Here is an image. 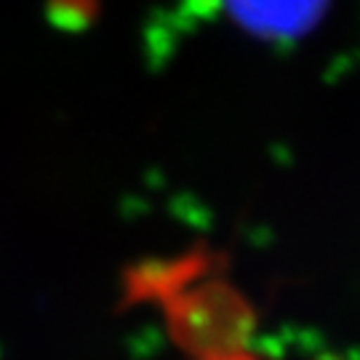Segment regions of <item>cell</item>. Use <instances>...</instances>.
Instances as JSON below:
<instances>
[{
  "label": "cell",
  "mask_w": 360,
  "mask_h": 360,
  "mask_svg": "<svg viewBox=\"0 0 360 360\" xmlns=\"http://www.w3.org/2000/svg\"><path fill=\"white\" fill-rule=\"evenodd\" d=\"M200 360H264V358H259L257 352H251V349L227 347V349H211Z\"/></svg>",
  "instance_id": "7a4b0ae2"
},
{
  "label": "cell",
  "mask_w": 360,
  "mask_h": 360,
  "mask_svg": "<svg viewBox=\"0 0 360 360\" xmlns=\"http://www.w3.org/2000/svg\"><path fill=\"white\" fill-rule=\"evenodd\" d=\"M224 6L248 32L288 40L304 35L323 16L328 0H224Z\"/></svg>",
  "instance_id": "6da1fadb"
}]
</instances>
